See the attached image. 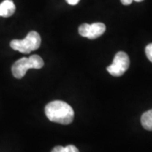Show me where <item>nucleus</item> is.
Returning a JSON list of instances; mask_svg holds the SVG:
<instances>
[{
    "mask_svg": "<svg viewBox=\"0 0 152 152\" xmlns=\"http://www.w3.org/2000/svg\"><path fill=\"white\" fill-rule=\"evenodd\" d=\"M45 113L50 121L60 124H69L75 118V112L68 103L63 101H53L45 107Z\"/></svg>",
    "mask_w": 152,
    "mask_h": 152,
    "instance_id": "nucleus-1",
    "label": "nucleus"
},
{
    "mask_svg": "<svg viewBox=\"0 0 152 152\" xmlns=\"http://www.w3.org/2000/svg\"><path fill=\"white\" fill-rule=\"evenodd\" d=\"M44 65L42 58L39 55H32L30 58H22L12 66V74L17 79H21L30 69H42Z\"/></svg>",
    "mask_w": 152,
    "mask_h": 152,
    "instance_id": "nucleus-2",
    "label": "nucleus"
},
{
    "mask_svg": "<svg viewBox=\"0 0 152 152\" xmlns=\"http://www.w3.org/2000/svg\"><path fill=\"white\" fill-rule=\"evenodd\" d=\"M42 39L37 31H30L23 40H13L11 41V48L19 51L22 53H30L40 48Z\"/></svg>",
    "mask_w": 152,
    "mask_h": 152,
    "instance_id": "nucleus-3",
    "label": "nucleus"
},
{
    "mask_svg": "<svg viewBox=\"0 0 152 152\" xmlns=\"http://www.w3.org/2000/svg\"><path fill=\"white\" fill-rule=\"evenodd\" d=\"M130 64V61L128 54L124 52H118L114 57L113 62L107 67V70L110 75L115 77L123 75Z\"/></svg>",
    "mask_w": 152,
    "mask_h": 152,
    "instance_id": "nucleus-4",
    "label": "nucleus"
},
{
    "mask_svg": "<svg viewBox=\"0 0 152 152\" xmlns=\"http://www.w3.org/2000/svg\"><path fill=\"white\" fill-rule=\"evenodd\" d=\"M106 31V26L103 23L97 22L94 24H82L79 27V33L80 35L84 37L89 38V39H96L100 37Z\"/></svg>",
    "mask_w": 152,
    "mask_h": 152,
    "instance_id": "nucleus-5",
    "label": "nucleus"
},
{
    "mask_svg": "<svg viewBox=\"0 0 152 152\" xmlns=\"http://www.w3.org/2000/svg\"><path fill=\"white\" fill-rule=\"evenodd\" d=\"M15 12V5L12 0H4L0 4V17H10Z\"/></svg>",
    "mask_w": 152,
    "mask_h": 152,
    "instance_id": "nucleus-6",
    "label": "nucleus"
},
{
    "mask_svg": "<svg viewBox=\"0 0 152 152\" xmlns=\"http://www.w3.org/2000/svg\"><path fill=\"white\" fill-rule=\"evenodd\" d=\"M141 124L146 130L152 131V109L144 113L141 116Z\"/></svg>",
    "mask_w": 152,
    "mask_h": 152,
    "instance_id": "nucleus-7",
    "label": "nucleus"
},
{
    "mask_svg": "<svg viewBox=\"0 0 152 152\" xmlns=\"http://www.w3.org/2000/svg\"><path fill=\"white\" fill-rule=\"evenodd\" d=\"M52 152H80L79 150L76 148V146L73 145H67L66 147L63 146H56L54 147Z\"/></svg>",
    "mask_w": 152,
    "mask_h": 152,
    "instance_id": "nucleus-8",
    "label": "nucleus"
},
{
    "mask_svg": "<svg viewBox=\"0 0 152 152\" xmlns=\"http://www.w3.org/2000/svg\"><path fill=\"white\" fill-rule=\"evenodd\" d=\"M145 54H146L148 59L152 63V43L148 44L145 48Z\"/></svg>",
    "mask_w": 152,
    "mask_h": 152,
    "instance_id": "nucleus-9",
    "label": "nucleus"
},
{
    "mask_svg": "<svg viewBox=\"0 0 152 152\" xmlns=\"http://www.w3.org/2000/svg\"><path fill=\"white\" fill-rule=\"evenodd\" d=\"M66 1L70 5H75V4H77L80 2V0H66Z\"/></svg>",
    "mask_w": 152,
    "mask_h": 152,
    "instance_id": "nucleus-10",
    "label": "nucleus"
},
{
    "mask_svg": "<svg viewBox=\"0 0 152 152\" xmlns=\"http://www.w3.org/2000/svg\"><path fill=\"white\" fill-rule=\"evenodd\" d=\"M121 1V3L124 4V5H129L132 4V2L134 1V0H120Z\"/></svg>",
    "mask_w": 152,
    "mask_h": 152,
    "instance_id": "nucleus-11",
    "label": "nucleus"
},
{
    "mask_svg": "<svg viewBox=\"0 0 152 152\" xmlns=\"http://www.w3.org/2000/svg\"><path fill=\"white\" fill-rule=\"evenodd\" d=\"M136 2H142V1H144V0H134Z\"/></svg>",
    "mask_w": 152,
    "mask_h": 152,
    "instance_id": "nucleus-12",
    "label": "nucleus"
}]
</instances>
